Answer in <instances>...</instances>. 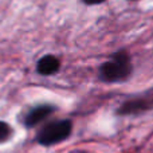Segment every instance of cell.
I'll use <instances>...</instances> for the list:
<instances>
[{
	"label": "cell",
	"mask_w": 153,
	"mask_h": 153,
	"mask_svg": "<svg viewBox=\"0 0 153 153\" xmlns=\"http://www.w3.org/2000/svg\"><path fill=\"white\" fill-rule=\"evenodd\" d=\"M133 66L130 55L125 50H120L109 61L101 65L98 75L100 79L108 83L124 82L132 75Z\"/></svg>",
	"instance_id": "6da1fadb"
},
{
	"label": "cell",
	"mask_w": 153,
	"mask_h": 153,
	"mask_svg": "<svg viewBox=\"0 0 153 153\" xmlns=\"http://www.w3.org/2000/svg\"><path fill=\"white\" fill-rule=\"evenodd\" d=\"M73 130V124L70 120H58L50 122L40 129L36 136V141L40 145H55L58 143L65 141Z\"/></svg>",
	"instance_id": "7a4b0ae2"
},
{
	"label": "cell",
	"mask_w": 153,
	"mask_h": 153,
	"mask_svg": "<svg viewBox=\"0 0 153 153\" xmlns=\"http://www.w3.org/2000/svg\"><path fill=\"white\" fill-rule=\"evenodd\" d=\"M153 110V93H145L126 100L117 108L116 114L121 117L126 116H138V114L146 113Z\"/></svg>",
	"instance_id": "3957f363"
},
{
	"label": "cell",
	"mask_w": 153,
	"mask_h": 153,
	"mask_svg": "<svg viewBox=\"0 0 153 153\" xmlns=\"http://www.w3.org/2000/svg\"><path fill=\"white\" fill-rule=\"evenodd\" d=\"M55 108L51 105H39L32 108L28 113L24 116V125L27 128H34L42 121H45L48 116L54 113Z\"/></svg>",
	"instance_id": "277c9868"
},
{
	"label": "cell",
	"mask_w": 153,
	"mask_h": 153,
	"mask_svg": "<svg viewBox=\"0 0 153 153\" xmlns=\"http://www.w3.org/2000/svg\"><path fill=\"white\" fill-rule=\"evenodd\" d=\"M61 62L54 55H46L42 59H39L36 65V70L40 75H53L59 70Z\"/></svg>",
	"instance_id": "5b68a950"
},
{
	"label": "cell",
	"mask_w": 153,
	"mask_h": 153,
	"mask_svg": "<svg viewBox=\"0 0 153 153\" xmlns=\"http://www.w3.org/2000/svg\"><path fill=\"white\" fill-rule=\"evenodd\" d=\"M12 129L11 126L4 121H0V143H5L7 140H10Z\"/></svg>",
	"instance_id": "8992f818"
},
{
	"label": "cell",
	"mask_w": 153,
	"mask_h": 153,
	"mask_svg": "<svg viewBox=\"0 0 153 153\" xmlns=\"http://www.w3.org/2000/svg\"><path fill=\"white\" fill-rule=\"evenodd\" d=\"M106 1V0H83V3H86V4L89 5H94V4H101V3Z\"/></svg>",
	"instance_id": "52a82bcc"
}]
</instances>
